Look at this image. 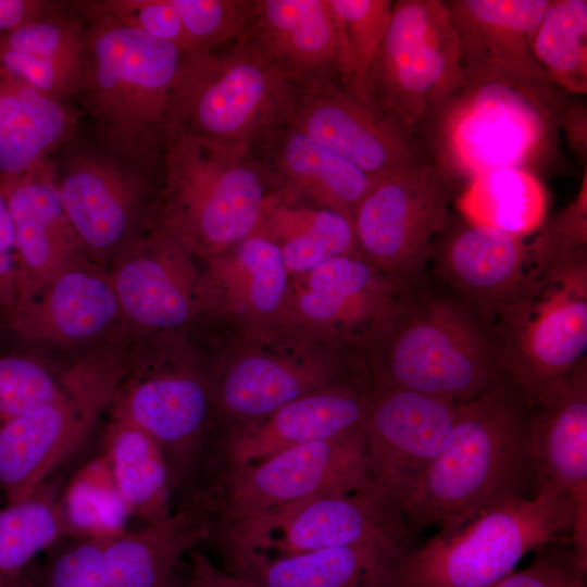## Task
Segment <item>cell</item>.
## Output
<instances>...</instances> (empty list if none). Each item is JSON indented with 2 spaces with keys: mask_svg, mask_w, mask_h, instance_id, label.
I'll return each instance as SVG.
<instances>
[{
  "mask_svg": "<svg viewBox=\"0 0 587 587\" xmlns=\"http://www.w3.org/2000/svg\"><path fill=\"white\" fill-rule=\"evenodd\" d=\"M530 408L505 380L459 404L449 437L403 508L411 536L447 535L510 499L538 494Z\"/></svg>",
  "mask_w": 587,
  "mask_h": 587,
  "instance_id": "cell-1",
  "label": "cell"
},
{
  "mask_svg": "<svg viewBox=\"0 0 587 587\" xmlns=\"http://www.w3.org/2000/svg\"><path fill=\"white\" fill-rule=\"evenodd\" d=\"M86 21L80 85L73 99L96 140L127 158L161 160L187 52L72 1Z\"/></svg>",
  "mask_w": 587,
  "mask_h": 587,
  "instance_id": "cell-2",
  "label": "cell"
},
{
  "mask_svg": "<svg viewBox=\"0 0 587 587\" xmlns=\"http://www.w3.org/2000/svg\"><path fill=\"white\" fill-rule=\"evenodd\" d=\"M277 184L248 142L203 138L180 128L163 139L152 222L190 252L214 257L258 228Z\"/></svg>",
  "mask_w": 587,
  "mask_h": 587,
  "instance_id": "cell-3",
  "label": "cell"
},
{
  "mask_svg": "<svg viewBox=\"0 0 587 587\" xmlns=\"http://www.w3.org/2000/svg\"><path fill=\"white\" fill-rule=\"evenodd\" d=\"M565 101L548 80L464 77L426 125L434 162L470 179L502 167L529 171L553 152Z\"/></svg>",
  "mask_w": 587,
  "mask_h": 587,
  "instance_id": "cell-4",
  "label": "cell"
},
{
  "mask_svg": "<svg viewBox=\"0 0 587 587\" xmlns=\"http://www.w3.org/2000/svg\"><path fill=\"white\" fill-rule=\"evenodd\" d=\"M505 378L528 407L562 382L587 349V249L532 259L520 292L484 324Z\"/></svg>",
  "mask_w": 587,
  "mask_h": 587,
  "instance_id": "cell-5",
  "label": "cell"
},
{
  "mask_svg": "<svg viewBox=\"0 0 587 587\" xmlns=\"http://www.w3.org/2000/svg\"><path fill=\"white\" fill-rule=\"evenodd\" d=\"M377 344L376 384L462 404L508 380L477 315L425 283L410 291Z\"/></svg>",
  "mask_w": 587,
  "mask_h": 587,
  "instance_id": "cell-6",
  "label": "cell"
},
{
  "mask_svg": "<svg viewBox=\"0 0 587 587\" xmlns=\"http://www.w3.org/2000/svg\"><path fill=\"white\" fill-rule=\"evenodd\" d=\"M576 508L566 492L541 488L533 498L507 500L396 561L391 587H490L538 547L567 541Z\"/></svg>",
  "mask_w": 587,
  "mask_h": 587,
  "instance_id": "cell-7",
  "label": "cell"
},
{
  "mask_svg": "<svg viewBox=\"0 0 587 587\" xmlns=\"http://www.w3.org/2000/svg\"><path fill=\"white\" fill-rule=\"evenodd\" d=\"M295 85L245 35L214 51L187 52L171 128L251 143L286 121Z\"/></svg>",
  "mask_w": 587,
  "mask_h": 587,
  "instance_id": "cell-8",
  "label": "cell"
},
{
  "mask_svg": "<svg viewBox=\"0 0 587 587\" xmlns=\"http://www.w3.org/2000/svg\"><path fill=\"white\" fill-rule=\"evenodd\" d=\"M464 78L441 0H398L366 82L367 101L416 136Z\"/></svg>",
  "mask_w": 587,
  "mask_h": 587,
  "instance_id": "cell-9",
  "label": "cell"
},
{
  "mask_svg": "<svg viewBox=\"0 0 587 587\" xmlns=\"http://www.w3.org/2000/svg\"><path fill=\"white\" fill-rule=\"evenodd\" d=\"M127 359L114 353L87 355L71 365L59 402L0 422V490L8 503L30 496L83 446L109 409Z\"/></svg>",
  "mask_w": 587,
  "mask_h": 587,
  "instance_id": "cell-10",
  "label": "cell"
},
{
  "mask_svg": "<svg viewBox=\"0 0 587 587\" xmlns=\"http://www.w3.org/2000/svg\"><path fill=\"white\" fill-rule=\"evenodd\" d=\"M73 140L58 162L52 158L57 190L85 252L105 265L151 223L161 160H134L97 140Z\"/></svg>",
  "mask_w": 587,
  "mask_h": 587,
  "instance_id": "cell-11",
  "label": "cell"
},
{
  "mask_svg": "<svg viewBox=\"0 0 587 587\" xmlns=\"http://www.w3.org/2000/svg\"><path fill=\"white\" fill-rule=\"evenodd\" d=\"M452 197V176L426 159L378 179L352 218L358 254L394 278L424 284Z\"/></svg>",
  "mask_w": 587,
  "mask_h": 587,
  "instance_id": "cell-12",
  "label": "cell"
},
{
  "mask_svg": "<svg viewBox=\"0 0 587 587\" xmlns=\"http://www.w3.org/2000/svg\"><path fill=\"white\" fill-rule=\"evenodd\" d=\"M365 489L373 488L361 427L233 467L224 479L221 503L201 508L207 514L220 511L233 534L289 504Z\"/></svg>",
  "mask_w": 587,
  "mask_h": 587,
  "instance_id": "cell-13",
  "label": "cell"
},
{
  "mask_svg": "<svg viewBox=\"0 0 587 587\" xmlns=\"http://www.w3.org/2000/svg\"><path fill=\"white\" fill-rule=\"evenodd\" d=\"M260 544L249 569L262 551L274 549L278 557L314 550L378 542L408 549L412 538L402 513L373 489L328 494L289 504L232 534L234 566L243 571ZM248 569V570H249Z\"/></svg>",
  "mask_w": 587,
  "mask_h": 587,
  "instance_id": "cell-14",
  "label": "cell"
},
{
  "mask_svg": "<svg viewBox=\"0 0 587 587\" xmlns=\"http://www.w3.org/2000/svg\"><path fill=\"white\" fill-rule=\"evenodd\" d=\"M458 405L397 386L374 383L371 387L364 424L367 472L373 490L402 515L410 496L444 448Z\"/></svg>",
  "mask_w": 587,
  "mask_h": 587,
  "instance_id": "cell-15",
  "label": "cell"
},
{
  "mask_svg": "<svg viewBox=\"0 0 587 587\" xmlns=\"http://www.w3.org/2000/svg\"><path fill=\"white\" fill-rule=\"evenodd\" d=\"M210 403L209 384L192 370L132 355L108 410L159 444L175 484L202 453Z\"/></svg>",
  "mask_w": 587,
  "mask_h": 587,
  "instance_id": "cell-16",
  "label": "cell"
},
{
  "mask_svg": "<svg viewBox=\"0 0 587 587\" xmlns=\"http://www.w3.org/2000/svg\"><path fill=\"white\" fill-rule=\"evenodd\" d=\"M286 122L376 179L425 159L416 136L338 80L295 86Z\"/></svg>",
  "mask_w": 587,
  "mask_h": 587,
  "instance_id": "cell-17",
  "label": "cell"
},
{
  "mask_svg": "<svg viewBox=\"0 0 587 587\" xmlns=\"http://www.w3.org/2000/svg\"><path fill=\"white\" fill-rule=\"evenodd\" d=\"M178 239L151 223L110 262V278L124 325L134 329H174L188 323L199 287Z\"/></svg>",
  "mask_w": 587,
  "mask_h": 587,
  "instance_id": "cell-18",
  "label": "cell"
},
{
  "mask_svg": "<svg viewBox=\"0 0 587 587\" xmlns=\"http://www.w3.org/2000/svg\"><path fill=\"white\" fill-rule=\"evenodd\" d=\"M2 319L23 340L61 345L100 340L124 325L109 268L88 255L67 265Z\"/></svg>",
  "mask_w": 587,
  "mask_h": 587,
  "instance_id": "cell-19",
  "label": "cell"
},
{
  "mask_svg": "<svg viewBox=\"0 0 587 587\" xmlns=\"http://www.w3.org/2000/svg\"><path fill=\"white\" fill-rule=\"evenodd\" d=\"M429 260L483 325L516 297L532 265L523 238L467 222L435 243Z\"/></svg>",
  "mask_w": 587,
  "mask_h": 587,
  "instance_id": "cell-20",
  "label": "cell"
},
{
  "mask_svg": "<svg viewBox=\"0 0 587 587\" xmlns=\"http://www.w3.org/2000/svg\"><path fill=\"white\" fill-rule=\"evenodd\" d=\"M299 309L350 340L378 342L415 287L382 272L359 254L328 260L310 272Z\"/></svg>",
  "mask_w": 587,
  "mask_h": 587,
  "instance_id": "cell-21",
  "label": "cell"
},
{
  "mask_svg": "<svg viewBox=\"0 0 587 587\" xmlns=\"http://www.w3.org/2000/svg\"><path fill=\"white\" fill-rule=\"evenodd\" d=\"M464 77L548 80L532 51L550 0H447ZM549 82V80H548Z\"/></svg>",
  "mask_w": 587,
  "mask_h": 587,
  "instance_id": "cell-22",
  "label": "cell"
},
{
  "mask_svg": "<svg viewBox=\"0 0 587 587\" xmlns=\"http://www.w3.org/2000/svg\"><path fill=\"white\" fill-rule=\"evenodd\" d=\"M3 193L13 221L18 261L16 307L87 253L59 198L52 159L36 165Z\"/></svg>",
  "mask_w": 587,
  "mask_h": 587,
  "instance_id": "cell-23",
  "label": "cell"
},
{
  "mask_svg": "<svg viewBox=\"0 0 587 587\" xmlns=\"http://www.w3.org/2000/svg\"><path fill=\"white\" fill-rule=\"evenodd\" d=\"M246 36L295 86L340 82L339 39L327 0H254Z\"/></svg>",
  "mask_w": 587,
  "mask_h": 587,
  "instance_id": "cell-24",
  "label": "cell"
},
{
  "mask_svg": "<svg viewBox=\"0 0 587 587\" xmlns=\"http://www.w3.org/2000/svg\"><path fill=\"white\" fill-rule=\"evenodd\" d=\"M530 408V449L538 491L571 496L587 511V362L580 360L549 395Z\"/></svg>",
  "mask_w": 587,
  "mask_h": 587,
  "instance_id": "cell-25",
  "label": "cell"
},
{
  "mask_svg": "<svg viewBox=\"0 0 587 587\" xmlns=\"http://www.w3.org/2000/svg\"><path fill=\"white\" fill-rule=\"evenodd\" d=\"M284 195L309 196L350 220L378 179L286 121L250 143Z\"/></svg>",
  "mask_w": 587,
  "mask_h": 587,
  "instance_id": "cell-26",
  "label": "cell"
},
{
  "mask_svg": "<svg viewBox=\"0 0 587 587\" xmlns=\"http://www.w3.org/2000/svg\"><path fill=\"white\" fill-rule=\"evenodd\" d=\"M371 388L340 383L303 396L236 435L227 445L233 467L262 461L298 445L364 427Z\"/></svg>",
  "mask_w": 587,
  "mask_h": 587,
  "instance_id": "cell-27",
  "label": "cell"
},
{
  "mask_svg": "<svg viewBox=\"0 0 587 587\" xmlns=\"http://www.w3.org/2000/svg\"><path fill=\"white\" fill-rule=\"evenodd\" d=\"M79 112L0 66V179L4 191L76 134Z\"/></svg>",
  "mask_w": 587,
  "mask_h": 587,
  "instance_id": "cell-28",
  "label": "cell"
},
{
  "mask_svg": "<svg viewBox=\"0 0 587 587\" xmlns=\"http://www.w3.org/2000/svg\"><path fill=\"white\" fill-rule=\"evenodd\" d=\"M207 514L183 502L164 520L108 537L103 562L109 587H164L183 557L210 538Z\"/></svg>",
  "mask_w": 587,
  "mask_h": 587,
  "instance_id": "cell-29",
  "label": "cell"
},
{
  "mask_svg": "<svg viewBox=\"0 0 587 587\" xmlns=\"http://www.w3.org/2000/svg\"><path fill=\"white\" fill-rule=\"evenodd\" d=\"M408 549L378 542L321 549L265 559L240 576L260 587H391L395 563Z\"/></svg>",
  "mask_w": 587,
  "mask_h": 587,
  "instance_id": "cell-30",
  "label": "cell"
},
{
  "mask_svg": "<svg viewBox=\"0 0 587 587\" xmlns=\"http://www.w3.org/2000/svg\"><path fill=\"white\" fill-rule=\"evenodd\" d=\"M103 454L132 515L151 524L173 512V475L151 436L128 422L111 419L103 433Z\"/></svg>",
  "mask_w": 587,
  "mask_h": 587,
  "instance_id": "cell-31",
  "label": "cell"
},
{
  "mask_svg": "<svg viewBox=\"0 0 587 587\" xmlns=\"http://www.w3.org/2000/svg\"><path fill=\"white\" fill-rule=\"evenodd\" d=\"M333 375L326 370L296 366L264 355L237 361L224 374L218 400L240 419L264 417L309 394L328 388Z\"/></svg>",
  "mask_w": 587,
  "mask_h": 587,
  "instance_id": "cell-32",
  "label": "cell"
},
{
  "mask_svg": "<svg viewBox=\"0 0 587 587\" xmlns=\"http://www.w3.org/2000/svg\"><path fill=\"white\" fill-rule=\"evenodd\" d=\"M457 205L467 223L524 238L546 220L547 196L532 172L502 167L470 179Z\"/></svg>",
  "mask_w": 587,
  "mask_h": 587,
  "instance_id": "cell-33",
  "label": "cell"
},
{
  "mask_svg": "<svg viewBox=\"0 0 587 587\" xmlns=\"http://www.w3.org/2000/svg\"><path fill=\"white\" fill-rule=\"evenodd\" d=\"M255 230L282 240L278 246L290 272H311L330 259L358 254L352 220L325 208L291 209L275 198Z\"/></svg>",
  "mask_w": 587,
  "mask_h": 587,
  "instance_id": "cell-34",
  "label": "cell"
},
{
  "mask_svg": "<svg viewBox=\"0 0 587 587\" xmlns=\"http://www.w3.org/2000/svg\"><path fill=\"white\" fill-rule=\"evenodd\" d=\"M63 487L46 480L27 498L0 510V587L20 579L40 552L68 539Z\"/></svg>",
  "mask_w": 587,
  "mask_h": 587,
  "instance_id": "cell-35",
  "label": "cell"
},
{
  "mask_svg": "<svg viewBox=\"0 0 587 587\" xmlns=\"http://www.w3.org/2000/svg\"><path fill=\"white\" fill-rule=\"evenodd\" d=\"M532 51L549 83L563 92H587V1L550 0Z\"/></svg>",
  "mask_w": 587,
  "mask_h": 587,
  "instance_id": "cell-36",
  "label": "cell"
},
{
  "mask_svg": "<svg viewBox=\"0 0 587 587\" xmlns=\"http://www.w3.org/2000/svg\"><path fill=\"white\" fill-rule=\"evenodd\" d=\"M62 508L68 538L112 537L126 530L130 514L103 452L63 487Z\"/></svg>",
  "mask_w": 587,
  "mask_h": 587,
  "instance_id": "cell-37",
  "label": "cell"
},
{
  "mask_svg": "<svg viewBox=\"0 0 587 587\" xmlns=\"http://www.w3.org/2000/svg\"><path fill=\"white\" fill-rule=\"evenodd\" d=\"M339 39L341 85L361 100L366 82L388 28L394 2L390 0H327Z\"/></svg>",
  "mask_w": 587,
  "mask_h": 587,
  "instance_id": "cell-38",
  "label": "cell"
},
{
  "mask_svg": "<svg viewBox=\"0 0 587 587\" xmlns=\"http://www.w3.org/2000/svg\"><path fill=\"white\" fill-rule=\"evenodd\" d=\"M71 366L55 370L30 355L0 357V422L59 402L66 392Z\"/></svg>",
  "mask_w": 587,
  "mask_h": 587,
  "instance_id": "cell-39",
  "label": "cell"
},
{
  "mask_svg": "<svg viewBox=\"0 0 587 587\" xmlns=\"http://www.w3.org/2000/svg\"><path fill=\"white\" fill-rule=\"evenodd\" d=\"M233 248V247H232ZM233 261L241 271L250 308L267 314L282 303L287 288V267L280 247L255 230L234 246Z\"/></svg>",
  "mask_w": 587,
  "mask_h": 587,
  "instance_id": "cell-40",
  "label": "cell"
},
{
  "mask_svg": "<svg viewBox=\"0 0 587 587\" xmlns=\"http://www.w3.org/2000/svg\"><path fill=\"white\" fill-rule=\"evenodd\" d=\"M192 51H214L246 35L249 0H171Z\"/></svg>",
  "mask_w": 587,
  "mask_h": 587,
  "instance_id": "cell-41",
  "label": "cell"
},
{
  "mask_svg": "<svg viewBox=\"0 0 587 587\" xmlns=\"http://www.w3.org/2000/svg\"><path fill=\"white\" fill-rule=\"evenodd\" d=\"M107 538H68L57 544L43 563L32 566L30 587H109L103 562Z\"/></svg>",
  "mask_w": 587,
  "mask_h": 587,
  "instance_id": "cell-42",
  "label": "cell"
},
{
  "mask_svg": "<svg viewBox=\"0 0 587 587\" xmlns=\"http://www.w3.org/2000/svg\"><path fill=\"white\" fill-rule=\"evenodd\" d=\"M587 564L567 541L545 544L532 562L490 587H587Z\"/></svg>",
  "mask_w": 587,
  "mask_h": 587,
  "instance_id": "cell-43",
  "label": "cell"
},
{
  "mask_svg": "<svg viewBox=\"0 0 587 587\" xmlns=\"http://www.w3.org/2000/svg\"><path fill=\"white\" fill-rule=\"evenodd\" d=\"M86 3L99 13L172 42L185 52L192 51L171 0H89Z\"/></svg>",
  "mask_w": 587,
  "mask_h": 587,
  "instance_id": "cell-44",
  "label": "cell"
},
{
  "mask_svg": "<svg viewBox=\"0 0 587 587\" xmlns=\"http://www.w3.org/2000/svg\"><path fill=\"white\" fill-rule=\"evenodd\" d=\"M18 261L15 233L5 195L0 188V311H11L17 301Z\"/></svg>",
  "mask_w": 587,
  "mask_h": 587,
  "instance_id": "cell-45",
  "label": "cell"
},
{
  "mask_svg": "<svg viewBox=\"0 0 587 587\" xmlns=\"http://www.w3.org/2000/svg\"><path fill=\"white\" fill-rule=\"evenodd\" d=\"M186 587H260L253 580L216 566L204 553L189 552Z\"/></svg>",
  "mask_w": 587,
  "mask_h": 587,
  "instance_id": "cell-46",
  "label": "cell"
},
{
  "mask_svg": "<svg viewBox=\"0 0 587 587\" xmlns=\"http://www.w3.org/2000/svg\"><path fill=\"white\" fill-rule=\"evenodd\" d=\"M59 1L0 0V35L57 8Z\"/></svg>",
  "mask_w": 587,
  "mask_h": 587,
  "instance_id": "cell-47",
  "label": "cell"
},
{
  "mask_svg": "<svg viewBox=\"0 0 587 587\" xmlns=\"http://www.w3.org/2000/svg\"><path fill=\"white\" fill-rule=\"evenodd\" d=\"M559 127L563 128L570 145L586 165L587 111L582 102L565 101L559 114Z\"/></svg>",
  "mask_w": 587,
  "mask_h": 587,
  "instance_id": "cell-48",
  "label": "cell"
},
{
  "mask_svg": "<svg viewBox=\"0 0 587 587\" xmlns=\"http://www.w3.org/2000/svg\"><path fill=\"white\" fill-rule=\"evenodd\" d=\"M164 587H186L185 582L179 580L176 575Z\"/></svg>",
  "mask_w": 587,
  "mask_h": 587,
  "instance_id": "cell-49",
  "label": "cell"
}]
</instances>
